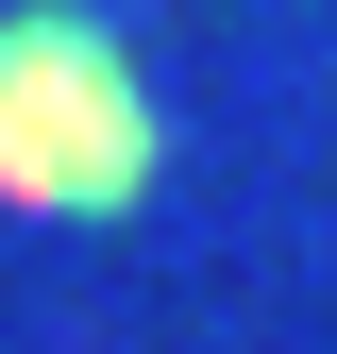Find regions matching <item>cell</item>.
<instances>
[{"label":"cell","mask_w":337,"mask_h":354,"mask_svg":"<svg viewBox=\"0 0 337 354\" xmlns=\"http://www.w3.org/2000/svg\"><path fill=\"white\" fill-rule=\"evenodd\" d=\"M152 84L118 51V17H84V0H17L0 17V203L17 219H135L152 203Z\"/></svg>","instance_id":"6da1fadb"}]
</instances>
